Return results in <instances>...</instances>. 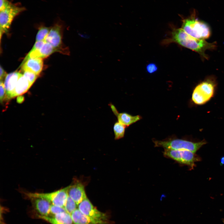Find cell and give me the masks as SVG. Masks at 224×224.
<instances>
[{"label": "cell", "mask_w": 224, "mask_h": 224, "mask_svg": "<svg viewBox=\"0 0 224 224\" xmlns=\"http://www.w3.org/2000/svg\"><path fill=\"white\" fill-rule=\"evenodd\" d=\"M33 207L39 215L48 216L50 213V208L51 204L47 200L40 198H31Z\"/></svg>", "instance_id": "5bb4252c"}, {"label": "cell", "mask_w": 224, "mask_h": 224, "mask_svg": "<svg viewBox=\"0 0 224 224\" xmlns=\"http://www.w3.org/2000/svg\"><path fill=\"white\" fill-rule=\"evenodd\" d=\"M0 10L4 9L11 3L8 0H0Z\"/></svg>", "instance_id": "4316f807"}, {"label": "cell", "mask_w": 224, "mask_h": 224, "mask_svg": "<svg viewBox=\"0 0 224 224\" xmlns=\"http://www.w3.org/2000/svg\"><path fill=\"white\" fill-rule=\"evenodd\" d=\"M32 85L22 74L19 78L15 87L12 98L26 92Z\"/></svg>", "instance_id": "e0dca14e"}, {"label": "cell", "mask_w": 224, "mask_h": 224, "mask_svg": "<svg viewBox=\"0 0 224 224\" xmlns=\"http://www.w3.org/2000/svg\"><path fill=\"white\" fill-rule=\"evenodd\" d=\"M50 30L49 28L45 27L40 28L36 36V41H45Z\"/></svg>", "instance_id": "44dd1931"}, {"label": "cell", "mask_w": 224, "mask_h": 224, "mask_svg": "<svg viewBox=\"0 0 224 224\" xmlns=\"http://www.w3.org/2000/svg\"><path fill=\"white\" fill-rule=\"evenodd\" d=\"M23 100L24 99H23V97H22V96H19L18 97V98L17 99V102L20 103L22 102L23 101Z\"/></svg>", "instance_id": "f1b7e54d"}, {"label": "cell", "mask_w": 224, "mask_h": 224, "mask_svg": "<svg viewBox=\"0 0 224 224\" xmlns=\"http://www.w3.org/2000/svg\"><path fill=\"white\" fill-rule=\"evenodd\" d=\"M109 105L112 111L117 117L118 121L126 127L129 126L141 119V117L138 115L133 116L125 112L119 113L113 104L110 103Z\"/></svg>", "instance_id": "7c38bea8"}, {"label": "cell", "mask_w": 224, "mask_h": 224, "mask_svg": "<svg viewBox=\"0 0 224 224\" xmlns=\"http://www.w3.org/2000/svg\"><path fill=\"white\" fill-rule=\"evenodd\" d=\"M25 8L11 3L3 9L0 10V38L4 33L7 32L14 18Z\"/></svg>", "instance_id": "52a82bcc"}, {"label": "cell", "mask_w": 224, "mask_h": 224, "mask_svg": "<svg viewBox=\"0 0 224 224\" xmlns=\"http://www.w3.org/2000/svg\"><path fill=\"white\" fill-rule=\"evenodd\" d=\"M66 212V211L64 208L53 204L51 205L50 213V214L51 215H54L61 212Z\"/></svg>", "instance_id": "7402d4cb"}, {"label": "cell", "mask_w": 224, "mask_h": 224, "mask_svg": "<svg viewBox=\"0 0 224 224\" xmlns=\"http://www.w3.org/2000/svg\"><path fill=\"white\" fill-rule=\"evenodd\" d=\"M68 187L56 191L49 193L23 192V194L29 199L40 198L45 199L51 204L64 208L68 196Z\"/></svg>", "instance_id": "5b68a950"}, {"label": "cell", "mask_w": 224, "mask_h": 224, "mask_svg": "<svg viewBox=\"0 0 224 224\" xmlns=\"http://www.w3.org/2000/svg\"><path fill=\"white\" fill-rule=\"evenodd\" d=\"M38 217L51 224H74L70 214L66 212H61L54 215Z\"/></svg>", "instance_id": "8fae6325"}, {"label": "cell", "mask_w": 224, "mask_h": 224, "mask_svg": "<svg viewBox=\"0 0 224 224\" xmlns=\"http://www.w3.org/2000/svg\"><path fill=\"white\" fill-rule=\"evenodd\" d=\"M23 75L32 84L34 82L37 76L35 73L29 71H24Z\"/></svg>", "instance_id": "603a6c76"}, {"label": "cell", "mask_w": 224, "mask_h": 224, "mask_svg": "<svg viewBox=\"0 0 224 224\" xmlns=\"http://www.w3.org/2000/svg\"><path fill=\"white\" fill-rule=\"evenodd\" d=\"M45 42V41H36L32 49V50L40 49Z\"/></svg>", "instance_id": "484cf974"}, {"label": "cell", "mask_w": 224, "mask_h": 224, "mask_svg": "<svg viewBox=\"0 0 224 224\" xmlns=\"http://www.w3.org/2000/svg\"><path fill=\"white\" fill-rule=\"evenodd\" d=\"M216 85L214 80L210 78L200 83L193 91L192 101L198 105H203L208 102L214 95Z\"/></svg>", "instance_id": "3957f363"}, {"label": "cell", "mask_w": 224, "mask_h": 224, "mask_svg": "<svg viewBox=\"0 0 224 224\" xmlns=\"http://www.w3.org/2000/svg\"><path fill=\"white\" fill-rule=\"evenodd\" d=\"M57 51L59 52V50L45 41L40 49H36L38 58H41L46 57Z\"/></svg>", "instance_id": "ac0fdd59"}, {"label": "cell", "mask_w": 224, "mask_h": 224, "mask_svg": "<svg viewBox=\"0 0 224 224\" xmlns=\"http://www.w3.org/2000/svg\"><path fill=\"white\" fill-rule=\"evenodd\" d=\"M172 35V40L174 42L198 53L204 58H208L205 54L206 51L214 49L216 46L215 43H208L204 40L198 39L191 36L182 28L174 29Z\"/></svg>", "instance_id": "6da1fadb"}, {"label": "cell", "mask_w": 224, "mask_h": 224, "mask_svg": "<svg viewBox=\"0 0 224 224\" xmlns=\"http://www.w3.org/2000/svg\"><path fill=\"white\" fill-rule=\"evenodd\" d=\"M0 100L2 102L3 101L5 98V94L6 91L5 88L4 83L2 81H0Z\"/></svg>", "instance_id": "d4e9b609"}, {"label": "cell", "mask_w": 224, "mask_h": 224, "mask_svg": "<svg viewBox=\"0 0 224 224\" xmlns=\"http://www.w3.org/2000/svg\"><path fill=\"white\" fill-rule=\"evenodd\" d=\"M77 206L76 202L68 196L64 208L66 212L71 215L77 209Z\"/></svg>", "instance_id": "ffe728a7"}, {"label": "cell", "mask_w": 224, "mask_h": 224, "mask_svg": "<svg viewBox=\"0 0 224 224\" xmlns=\"http://www.w3.org/2000/svg\"><path fill=\"white\" fill-rule=\"evenodd\" d=\"M163 153L165 156L171 158L180 164L187 166L191 169H194L195 162L201 160L200 157L194 153L187 150L164 149Z\"/></svg>", "instance_id": "8992f818"}, {"label": "cell", "mask_w": 224, "mask_h": 224, "mask_svg": "<svg viewBox=\"0 0 224 224\" xmlns=\"http://www.w3.org/2000/svg\"><path fill=\"white\" fill-rule=\"evenodd\" d=\"M68 196L76 202L77 205L87 198L84 186L80 181H74L72 184L68 186Z\"/></svg>", "instance_id": "30bf717a"}, {"label": "cell", "mask_w": 224, "mask_h": 224, "mask_svg": "<svg viewBox=\"0 0 224 224\" xmlns=\"http://www.w3.org/2000/svg\"><path fill=\"white\" fill-rule=\"evenodd\" d=\"M22 69L24 71L33 72L37 75L41 71L43 66L42 58H30L22 64Z\"/></svg>", "instance_id": "9a60e30c"}, {"label": "cell", "mask_w": 224, "mask_h": 224, "mask_svg": "<svg viewBox=\"0 0 224 224\" xmlns=\"http://www.w3.org/2000/svg\"><path fill=\"white\" fill-rule=\"evenodd\" d=\"M22 74L18 72L9 73L6 76L4 83L7 97L12 98L17 82Z\"/></svg>", "instance_id": "4fadbf2b"}, {"label": "cell", "mask_w": 224, "mask_h": 224, "mask_svg": "<svg viewBox=\"0 0 224 224\" xmlns=\"http://www.w3.org/2000/svg\"><path fill=\"white\" fill-rule=\"evenodd\" d=\"M71 215L74 224H102L84 215L78 208Z\"/></svg>", "instance_id": "2e32d148"}, {"label": "cell", "mask_w": 224, "mask_h": 224, "mask_svg": "<svg viewBox=\"0 0 224 224\" xmlns=\"http://www.w3.org/2000/svg\"><path fill=\"white\" fill-rule=\"evenodd\" d=\"M126 127L118 121L114 123L113 129L115 140L119 139L124 137Z\"/></svg>", "instance_id": "d6986e66"}, {"label": "cell", "mask_w": 224, "mask_h": 224, "mask_svg": "<svg viewBox=\"0 0 224 224\" xmlns=\"http://www.w3.org/2000/svg\"><path fill=\"white\" fill-rule=\"evenodd\" d=\"M78 208L83 214L102 224H108L107 215L96 208L86 198L78 205Z\"/></svg>", "instance_id": "ba28073f"}, {"label": "cell", "mask_w": 224, "mask_h": 224, "mask_svg": "<svg viewBox=\"0 0 224 224\" xmlns=\"http://www.w3.org/2000/svg\"><path fill=\"white\" fill-rule=\"evenodd\" d=\"M158 67L154 63H151L148 64L146 67L147 72L150 74L156 72L158 70Z\"/></svg>", "instance_id": "cb8c5ba5"}, {"label": "cell", "mask_w": 224, "mask_h": 224, "mask_svg": "<svg viewBox=\"0 0 224 224\" xmlns=\"http://www.w3.org/2000/svg\"><path fill=\"white\" fill-rule=\"evenodd\" d=\"M223 222L224 223V219H223Z\"/></svg>", "instance_id": "4dcf8cb0"}, {"label": "cell", "mask_w": 224, "mask_h": 224, "mask_svg": "<svg viewBox=\"0 0 224 224\" xmlns=\"http://www.w3.org/2000/svg\"><path fill=\"white\" fill-rule=\"evenodd\" d=\"M6 73L4 69L1 66L0 67V79L1 81L6 76Z\"/></svg>", "instance_id": "83f0119b"}, {"label": "cell", "mask_w": 224, "mask_h": 224, "mask_svg": "<svg viewBox=\"0 0 224 224\" xmlns=\"http://www.w3.org/2000/svg\"><path fill=\"white\" fill-rule=\"evenodd\" d=\"M153 142L156 147H161L164 149L169 150H187L194 153L206 143L204 140L195 142L179 139L154 140Z\"/></svg>", "instance_id": "7a4b0ae2"}, {"label": "cell", "mask_w": 224, "mask_h": 224, "mask_svg": "<svg viewBox=\"0 0 224 224\" xmlns=\"http://www.w3.org/2000/svg\"><path fill=\"white\" fill-rule=\"evenodd\" d=\"M62 28L61 26L59 25L54 26L50 29L45 41L59 52L69 55L70 52L68 48L63 47L62 45Z\"/></svg>", "instance_id": "9c48e42d"}, {"label": "cell", "mask_w": 224, "mask_h": 224, "mask_svg": "<svg viewBox=\"0 0 224 224\" xmlns=\"http://www.w3.org/2000/svg\"><path fill=\"white\" fill-rule=\"evenodd\" d=\"M220 164L221 165H224V156L221 157V159Z\"/></svg>", "instance_id": "f546056e"}, {"label": "cell", "mask_w": 224, "mask_h": 224, "mask_svg": "<svg viewBox=\"0 0 224 224\" xmlns=\"http://www.w3.org/2000/svg\"><path fill=\"white\" fill-rule=\"evenodd\" d=\"M182 28L188 34L196 39L204 40L210 36L211 31L206 23L194 18L184 20Z\"/></svg>", "instance_id": "277c9868"}]
</instances>
